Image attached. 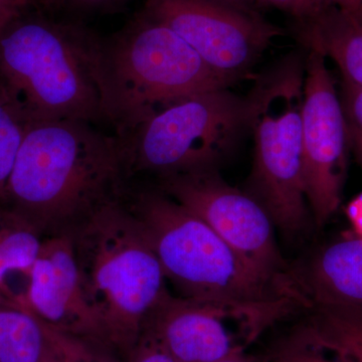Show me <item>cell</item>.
<instances>
[{
  "instance_id": "29",
  "label": "cell",
  "mask_w": 362,
  "mask_h": 362,
  "mask_svg": "<svg viewBox=\"0 0 362 362\" xmlns=\"http://www.w3.org/2000/svg\"><path fill=\"white\" fill-rule=\"evenodd\" d=\"M44 362H73L69 358L66 354H64L61 350L57 349L54 345H52L51 339H49V351L47 356L45 357Z\"/></svg>"
},
{
  "instance_id": "25",
  "label": "cell",
  "mask_w": 362,
  "mask_h": 362,
  "mask_svg": "<svg viewBox=\"0 0 362 362\" xmlns=\"http://www.w3.org/2000/svg\"><path fill=\"white\" fill-rule=\"evenodd\" d=\"M128 0H66V4L80 11H113L123 6Z\"/></svg>"
},
{
  "instance_id": "21",
  "label": "cell",
  "mask_w": 362,
  "mask_h": 362,
  "mask_svg": "<svg viewBox=\"0 0 362 362\" xmlns=\"http://www.w3.org/2000/svg\"><path fill=\"white\" fill-rule=\"evenodd\" d=\"M274 362H350L343 357L296 338L281 350Z\"/></svg>"
},
{
  "instance_id": "19",
  "label": "cell",
  "mask_w": 362,
  "mask_h": 362,
  "mask_svg": "<svg viewBox=\"0 0 362 362\" xmlns=\"http://www.w3.org/2000/svg\"><path fill=\"white\" fill-rule=\"evenodd\" d=\"M52 341L73 362H120L105 343L52 328Z\"/></svg>"
},
{
  "instance_id": "30",
  "label": "cell",
  "mask_w": 362,
  "mask_h": 362,
  "mask_svg": "<svg viewBox=\"0 0 362 362\" xmlns=\"http://www.w3.org/2000/svg\"><path fill=\"white\" fill-rule=\"evenodd\" d=\"M220 1L235 7H240V8L250 9L249 4H251L252 1H256V0H220Z\"/></svg>"
},
{
  "instance_id": "5",
  "label": "cell",
  "mask_w": 362,
  "mask_h": 362,
  "mask_svg": "<svg viewBox=\"0 0 362 362\" xmlns=\"http://www.w3.org/2000/svg\"><path fill=\"white\" fill-rule=\"evenodd\" d=\"M97 74L104 121L117 137L176 102L232 85L180 35L142 13L100 40Z\"/></svg>"
},
{
  "instance_id": "7",
  "label": "cell",
  "mask_w": 362,
  "mask_h": 362,
  "mask_svg": "<svg viewBox=\"0 0 362 362\" xmlns=\"http://www.w3.org/2000/svg\"><path fill=\"white\" fill-rule=\"evenodd\" d=\"M247 99L228 88L170 105L123 137L126 180L218 169L247 128Z\"/></svg>"
},
{
  "instance_id": "31",
  "label": "cell",
  "mask_w": 362,
  "mask_h": 362,
  "mask_svg": "<svg viewBox=\"0 0 362 362\" xmlns=\"http://www.w3.org/2000/svg\"><path fill=\"white\" fill-rule=\"evenodd\" d=\"M216 362H250L247 361L242 354H233L232 356L226 357V358L221 359Z\"/></svg>"
},
{
  "instance_id": "24",
  "label": "cell",
  "mask_w": 362,
  "mask_h": 362,
  "mask_svg": "<svg viewBox=\"0 0 362 362\" xmlns=\"http://www.w3.org/2000/svg\"><path fill=\"white\" fill-rule=\"evenodd\" d=\"M28 11L21 0H0V37L16 18Z\"/></svg>"
},
{
  "instance_id": "22",
  "label": "cell",
  "mask_w": 362,
  "mask_h": 362,
  "mask_svg": "<svg viewBox=\"0 0 362 362\" xmlns=\"http://www.w3.org/2000/svg\"><path fill=\"white\" fill-rule=\"evenodd\" d=\"M261 4L275 7L291 16L297 23L315 18L327 7L332 6L329 0H256Z\"/></svg>"
},
{
  "instance_id": "26",
  "label": "cell",
  "mask_w": 362,
  "mask_h": 362,
  "mask_svg": "<svg viewBox=\"0 0 362 362\" xmlns=\"http://www.w3.org/2000/svg\"><path fill=\"white\" fill-rule=\"evenodd\" d=\"M347 214L354 226L357 235L362 238V192L350 202L347 207Z\"/></svg>"
},
{
  "instance_id": "23",
  "label": "cell",
  "mask_w": 362,
  "mask_h": 362,
  "mask_svg": "<svg viewBox=\"0 0 362 362\" xmlns=\"http://www.w3.org/2000/svg\"><path fill=\"white\" fill-rule=\"evenodd\" d=\"M126 358L128 362H175L160 342L145 329Z\"/></svg>"
},
{
  "instance_id": "3",
  "label": "cell",
  "mask_w": 362,
  "mask_h": 362,
  "mask_svg": "<svg viewBox=\"0 0 362 362\" xmlns=\"http://www.w3.org/2000/svg\"><path fill=\"white\" fill-rule=\"evenodd\" d=\"M68 233L102 341L127 356L147 317L169 291L156 252L119 199Z\"/></svg>"
},
{
  "instance_id": "16",
  "label": "cell",
  "mask_w": 362,
  "mask_h": 362,
  "mask_svg": "<svg viewBox=\"0 0 362 362\" xmlns=\"http://www.w3.org/2000/svg\"><path fill=\"white\" fill-rule=\"evenodd\" d=\"M47 324L23 305L0 299V362H44Z\"/></svg>"
},
{
  "instance_id": "28",
  "label": "cell",
  "mask_w": 362,
  "mask_h": 362,
  "mask_svg": "<svg viewBox=\"0 0 362 362\" xmlns=\"http://www.w3.org/2000/svg\"><path fill=\"white\" fill-rule=\"evenodd\" d=\"M66 0H32V7L37 9V11H54L59 7L65 6Z\"/></svg>"
},
{
  "instance_id": "33",
  "label": "cell",
  "mask_w": 362,
  "mask_h": 362,
  "mask_svg": "<svg viewBox=\"0 0 362 362\" xmlns=\"http://www.w3.org/2000/svg\"><path fill=\"white\" fill-rule=\"evenodd\" d=\"M354 18H356V20L359 21V23L362 25V9L361 11H359L358 13L356 14V16H354Z\"/></svg>"
},
{
  "instance_id": "9",
  "label": "cell",
  "mask_w": 362,
  "mask_h": 362,
  "mask_svg": "<svg viewBox=\"0 0 362 362\" xmlns=\"http://www.w3.org/2000/svg\"><path fill=\"white\" fill-rule=\"evenodd\" d=\"M140 13L170 28L232 84L283 33L251 9L220 0H145Z\"/></svg>"
},
{
  "instance_id": "1",
  "label": "cell",
  "mask_w": 362,
  "mask_h": 362,
  "mask_svg": "<svg viewBox=\"0 0 362 362\" xmlns=\"http://www.w3.org/2000/svg\"><path fill=\"white\" fill-rule=\"evenodd\" d=\"M127 182L115 134L78 120L30 122L4 207L42 235L68 233L115 202Z\"/></svg>"
},
{
  "instance_id": "12",
  "label": "cell",
  "mask_w": 362,
  "mask_h": 362,
  "mask_svg": "<svg viewBox=\"0 0 362 362\" xmlns=\"http://www.w3.org/2000/svg\"><path fill=\"white\" fill-rule=\"evenodd\" d=\"M26 279L23 303L40 320L69 334L103 342L85 299L70 233L42 239Z\"/></svg>"
},
{
  "instance_id": "6",
  "label": "cell",
  "mask_w": 362,
  "mask_h": 362,
  "mask_svg": "<svg viewBox=\"0 0 362 362\" xmlns=\"http://www.w3.org/2000/svg\"><path fill=\"white\" fill-rule=\"evenodd\" d=\"M305 62L290 54L257 80L247 99V128L254 137L251 194L287 233L306 225L302 164Z\"/></svg>"
},
{
  "instance_id": "10",
  "label": "cell",
  "mask_w": 362,
  "mask_h": 362,
  "mask_svg": "<svg viewBox=\"0 0 362 362\" xmlns=\"http://www.w3.org/2000/svg\"><path fill=\"white\" fill-rule=\"evenodd\" d=\"M350 148L349 132L327 59L308 49L302 107V164L306 201L317 225L341 204Z\"/></svg>"
},
{
  "instance_id": "18",
  "label": "cell",
  "mask_w": 362,
  "mask_h": 362,
  "mask_svg": "<svg viewBox=\"0 0 362 362\" xmlns=\"http://www.w3.org/2000/svg\"><path fill=\"white\" fill-rule=\"evenodd\" d=\"M28 123L20 105L0 81V206L6 204L7 182Z\"/></svg>"
},
{
  "instance_id": "20",
  "label": "cell",
  "mask_w": 362,
  "mask_h": 362,
  "mask_svg": "<svg viewBox=\"0 0 362 362\" xmlns=\"http://www.w3.org/2000/svg\"><path fill=\"white\" fill-rule=\"evenodd\" d=\"M341 105L349 132L350 148L362 166V87L342 78Z\"/></svg>"
},
{
  "instance_id": "14",
  "label": "cell",
  "mask_w": 362,
  "mask_h": 362,
  "mask_svg": "<svg viewBox=\"0 0 362 362\" xmlns=\"http://www.w3.org/2000/svg\"><path fill=\"white\" fill-rule=\"evenodd\" d=\"M300 40L337 64L342 78L362 87V25L330 6L315 18L297 23Z\"/></svg>"
},
{
  "instance_id": "27",
  "label": "cell",
  "mask_w": 362,
  "mask_h": 362,
  "mask_svg": "<svg viewBox=\"0 0 362 362\" xmlns=\"http://www.w3.org/2000/svg\"><path fill=\"white\" fill-rule=\"evenodd\" d=\"M329 1L332 6L352 16H356L362 9V0H329Z\"/></svg>"
},
{
  "instance_id": "2",
  "label": "cell",
  "mask_w": 362,
  "mask_h": 362,
  "mask_svg": "<svg viewBox=\"0 0 362 362\" xmlns=\"http://www.w3.org/2000/svg\"><path fill=\"white\" fill-rule=\"evenodd\" d=\"M119 201L132 214L177 296L246 312L266 328L301 299L259 276L202 218L146 181Z\"/></svg>"
},
{
  "instance_id": "13",
  "label": "cell",
  "mask_w": 362,
  "mask_h": 362,
  "mask_svg": "<svg viewBox=\"0 0 362 362\" xmlns=\"http://www.w3.org/2000/svg\"><path fill=\"white\" fill-rule=\"evenodd\" d=\"M299 283L311 306L362 310V238L337 240L324 247Z\"/></svg>"
},
{
  "instance_id": "17",
  "label": "cell",
  "mask_w": 362,
  "mask_h": 362,
  "mask_svg": "<svg viewBox=\"0 0 362 362\" xmlns=\"http://www.w3.org/2000/svg\"><path fill=\"white\" fill-rule=\"evenodd\" d=\"M42 235L6 207L0 206V299L23 305L11 289L8 277L13 273L28 277L42 247Z\"/></svg>"
},
{
  "instance_id": "11",
  "label": "cell",
  "mask_w": 362,
  "mask_h": 362,
  "mask_svg": "<svg viewBox=\"0 0 362 362\" xmlns=\"http://www.w3.org/2000/svg\"><path fill=\"white\" fill-rule=\"evenodd\" d=\"M233 319L249 323L257 337L263 331L246 312L168 291L147 317L143 329L149 331L175 362H216L242 354L228 325Z\"/></svg>"
},
{
  "instance_id": "15",
  "label": "cell",
  "mask_w": 362,
  "mask_h": 362,
  "mask_svg": "<svg viewBox=\"0 0 362 362\" xmlns=\"http://www.w3.org/2000/svg\"><path fill=\"white\" fill-rule=\"evenodd\" d=\"M300 339L350 362H362V310L314 305Z\"/></svg>"
},
{
  "instance_id": "32",
  "label": "cell",
  "mask_w": 362,
  "mask_h": 362,
  "mask_svg": "<svg viewBox=\"0 0 362 362\" xmlns=\"http://www.w3.org/2000/svg\"><path fill=\"white\" fill-rule=\"evenodd\" d=\"M23 2V6L26 7V8L30 9L32 7V0H21Z\"/></svg>"
},
{
  "instance_id": "8",
  "label": "cell",
  "mask_w": 362,
  "mask_h": 362,
  "mask_svg": "<svg viewBox=\"0 0 362 362\" xmlns=\"http://www.w3.org/2000/svg\"><path fill=\"white\" fill-rule=\"evenodd\" d=\"M150 183L202 218L262 278L303 298L299 282L288 273L281 257L270 216L251 194L226 183L218 169Z\"/></svg>"
},
{
  "instance_id": "4",
  "label": "cell",
  "mask_w": 362,
  "mask_h": 362,
  "mask_svg": "<svg viewBox=\"0 0 362 362\" xmlns=\"http://www.w3.org/2000/svg\"><path fill=\"white\" fill-rule=\"evenodd\" d=\"M28 11L0 37V81L28 122H105L97 74L101 39Z\"/></svg>"
}]
</instances>
